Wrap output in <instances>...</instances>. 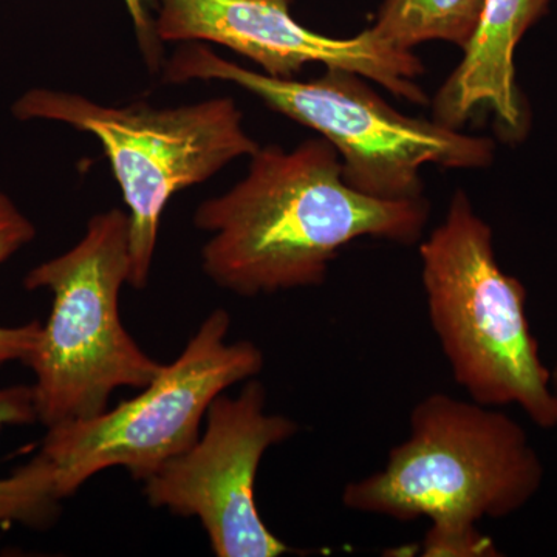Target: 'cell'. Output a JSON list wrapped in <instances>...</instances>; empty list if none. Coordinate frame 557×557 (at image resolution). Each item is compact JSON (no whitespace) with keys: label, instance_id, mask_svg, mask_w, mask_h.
<instances>
[{"label":"cell","instance_id":"obj_1","mask_svg":"<svg viewBox=\"0 0 557 557\" xmlns=\"http://www.w3.org/2000/svg\"><path fill=\"white\" fill-rule=\"evenodd\" d=\"M428 220L426 199L381 200L350 188L338 150L322 137L293 150L259 148L247 177L194 215L212 233L205 273L247 298L321 285L341 248L361 237L412 245Z\"/></svg>","mask_w":557,"mask_h":557},{"label":"cell","instance_id":"obj_2","mask_svg":"<svg viewBox=\"0 0 557 557\" xmlns=\"http://www.w3.org/2000/svg\"><path fill=\"white\" fill-rule=\"evenodd\" d=\"M429 319L454 380L487 408L515 405L542 429L557 428L552 370L527 317V289L498 265L493 230L458 189L421 244Z\"/></svg>","mask_w":557,"mask_h":557},{"label":"cell","instance_id":"obj_3","mask_svg":"<svg viewBox=\"0 0 557 557\" xmlns=\"http://www.w3.org/2000/svg\"><path fill=\"white\" fill-rule=\"evenodd\" d=\"M409 437L386 468L343 493L346 508L401 522L475 523L525 508L545 468L525 429L507 413L446 394L421 399Z\"/></svg>","mask_w":557,"mask_h":557},{"label":"cell","instance_id":"obj_4","mask_svg":"<svg viewBox=\"0 0 557 557\" xmlns=\"http://www.w3.org/2000/svg\"><path fill=\"white\" fill-rule=\"evenodd\" d=\"M166 76L174 83L220 79L237 84L269 108L319 132L338 150L350 188L381 200L424 199V164L480 170L494 143L437 121L412 119L388 106L364 76L325 67L318 79L274 78L223 60L200 44L177 51Z\"/></svg>","mask_w":557,"mask_h":557},{"label":"cell","instance_id":"obj_5","mask_svg":"<svg viewBox=\"0 0 557 557\" xmlns=\"http://www.w3.org/2000/svg\"><path fill=\"white\" fill-rule=\"evenodd\" d=\"M131 274V219L120 209L91 218L86 236L35 267L25 288L50 289L53 307L24 364L35 373L36 412L47 429L101 416L119 387L143 388L161 364L121 322V287Z\"/></svg>","mask_w":557,"mask_h":557},{"label":"cell","instance_id":"obj_6","mask_svg":"<svg viewBox=\"0 0 557 557\" xmlns=\"http://www.w3.org/2000/svg\"><path fill=\"white\" fill-rule=\"evenodd\" d=\"M21 120H51L100 139L131 209L132 287L148 285L161 214L178 190L259 149L230 98L177 109L106 108L81 95L33 89L14 102Z\"/></svg>","mask_w":557,"mask_h":557},{"label":"cell","instance_id":"obj_7","mask_svg":"<svg viewBox=\"0 0 557 557\" xmlns=\"http://www.w3.org/2000/svg\"><path fill=\"white\" fill-rule=\"evenodd\" d=\"M230 325L228 311H212L182 355L161 366L138 397L101 416L49 428L40 453L57 468L62 498L108 468H126L146 482L199 442L211 403L263 369L256 344L226 343Z\"/></svg>","mask_w":557,"mask_h":557},{"label":"cell","instance_id":"obj_8","mask_svg":"<svg viewBox=\"0 0 557 557\" xmlns=\"http://www.w3.org/2000/svg\"><path fill=\"white\" fill-rule=\"evenodd\" d=\"M267 391L248 381L239 397L209 406L203 437L146 480L149 504L197 518L219 557H277L295 553L269 530L256 507L260 460L298 432L295 421L267 413Z\"/></svg>","mask_w":557,"mask_h":557},{"label":"cell","instance_id":"obj_9","mask_svg":"<svg viewBox=\"0 0 557 557\" xmlns=\"http://www.w3.org/2000/svg\"><path fill=\"white\" fill-rule=\"evenodd\" d=\"M157 35L222 44L274 78H293L318 62L358 73L416 104L428 102L416 83L423 62L412 51L395 49L372 28L350 39L318 35L293 20L289 0H161Z\"/></svg>","mask_w":557,"mask_h":557},{"label":"cell","instance_id":"obj_10","mask_svg":"<svg viewBox=\"0 0 557 557\" xmlns=\"http://www.w3.org/2000/svg\"><path fill=\"white\" fill-rule=\"evenodd\" d=\"M552 0H483L479 24L465 46L463 60L434 98V120L460 129L487 106L509 131L522 129L516 89L515 51L528 28L547 13Z\"/></svg>","mask_w":557,"mask_h":557},{"label":"cell","instance_id":"obj_11","mask_svg":"<svg viewBox=\"0 0 557 557\" xmlns=\"http://www.w3.org/2000/svg\"><path fill=\"white\" fill-rule=\"evenodd\" d=\"M38 421L33 386L0 387V431ZM57 468L40 453L10 478L0 479V527L20 523L28 528L51 525L60 512Z\"/></svg>","mask_w":557,"mask_h":557},{"label":"cell","instance_id":"obj_12","mask_svg":"<svg viewBox=\"0 0 557 557\" xmlns=\"http://www.w3.org/2000/svg\"><path fill=\"white\" fill-rule=\"evenodd\" d=\"M483 0H384L372 30L395 49L429 40L465 49L479 24Z\"/></svg>","mask_w":557,"mask_h":557},{"label":"cell","instance_id":"obj_13","mask_svg":"<svg viewBox=\"0 0 557 557\" xmlns=\"http://www.w3.org/2000/svg\"><path fill=\"white\" fill-rule=\"evenodd\" d=\"M36 236L35 225L0 189V265ZM42 325L39 321L20 327H0V368L7 362L22 361L35 350Z\"/></svg>","mask_w":557,"mask_h":557},{"label":"cell","instance_id":"obj_14","mask_svg":"<svg viewBox=\"0 0 557 557\" xmlns=\"http://www.w3.org/2000/svg\"><path fill=\"white\" fill-rule=\"evenodd\" d=\"M424 557H496V544L475 523H432L421 542Z\"/></svg>","mask_w":557,"mask_h":557},{"label":"cell","instance_id":"obj_15","mask_svg":"<svg viewBox=\"0 0 557 557\" xmlns=\"http://www.w3.org/2000/svg\"><path fill=\"white\" fill-rule=\"evenodd\" d=\"M124 2H126L127 9H129L132 20H134L139 35L149 36L150 21L145 7L146 0H124Z\"/></svg>","mask_w":557,"mask_h":557},{"label":"cell","instance_id":"obj_16","mask_svg":"<svg viewBox=\"0 0 557 557\" xmlns=\"http://www.w3.org/2000/svg\"><path fill=\"white\" fill-rule=\"evenodd\" d=\"M552 388L557 398V364L555 366V369L552 370Z\"/></svg>","mask_w":557,"mask_h":557}]
</instances>
